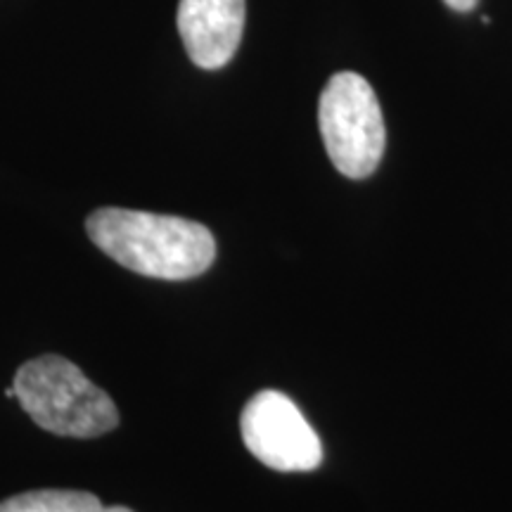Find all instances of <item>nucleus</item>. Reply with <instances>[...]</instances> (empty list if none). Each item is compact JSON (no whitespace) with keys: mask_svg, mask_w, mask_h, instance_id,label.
<instances>
[{"mask_svg":"<svg viewBox=\"0 0 512 512\" xmlns=\"http://www.w3.org/2000/svg\"><path fill=\"white\" fill-rule=\"evenodd\" d=\"M86 233L100 252L147 278L190 280L216 259L211 230L181 216L102 207L88 216Z\"/></svg>","mask_w":512,"mask_h":512,"instance_id":"f257e3e1","label":"nucleus"},{"mask_svg":"<svg viewBox=\"0 0 512 512\" xmlns=\"http://www.w3.org/2000/svg\"><path fill=\"white\" fill-rule=\"evenodd\" d=\"M19 406L43 430L57 437L93 439L117 430L119 411L67 358L48 354L27 361L15 375Z\"/></svg>","mask_w":512,"mask_h":512,"instance_id":"f03ea898","label":"nucleus"},{"mask_svg":"<svg viewBox=\"0 0 512 512\" xmlns=\"http://www.w3.org/2000/svg\"><path fill=\"white\" fill-rule=\"evenodd\" d=\"M318 126L335 169L347 178H368L380 166L387 143L382 107L361 74L339 72L323 88Z\"/></svg>","mask_w":512,"mask_h":512,"instance_id":"7ed1b4c3","label":"nucleus"},{"mask_svg":"<svg viewBox=\"0 0 512 512\" xmlns=\"http://www.w3.org/2000/svg\"><path fill=\"white\" fill-rule=\"evenodd\" d=\"M242 441L256 460L278 472H311L323 463V444L290 396L264 389L247 401Z\"/></svg>","mask_w":512,"mask_h":512,"instance_id":"20e7f679","label":"nucleus"},{"mask_svg":"<svg viewBox=\"0 0 512 512\" xmlns=\"http://www.w3.org/2000/svg\"><path fill=\"white\" fill-rule=\"evenodd\" d=\"M245 0H181L178 34L200 69H221L238 53L245 31Z\"/></svg>","mask_w":512,"mask_h":512,"instance_id":"39448f33","label":"nucleus"},{"mask_svg":"<svg viewBox=\"0 0 512 512\" xmlns=\"http://www.w3.org/2000/svg\"><path fill=\"white\" fill-rule=\"evenodd\" d=\"M0 512H133L126 505L105 508L98 496L72 489H38L5 498Z\"/></svg>","mask_w":512,"mask_h":512,"instance_id":"423d86ee","label":"nucleus"},{"mask_svg":"<svg viewBox=\"0 0 512 512\" xmlns=\"http://www.w3.org/2000/svg\"><path fill=\"white\" fill-rule=\"evenodd\" d=\"M448 8L458 10V12H470L477 5V0H444Z\"/></svg>","mask_w":512,"mask_h":512,"instance_id":"0eeeda50","label":"nucleus"},{"mask_svg":"<svg viewBox=\"0 0 512 512\" xmlns=\"http://www.w3.org/2000/svg\"><path fill=\"white\" fill-rule=\"evenodd\" d=\"M5 396H8V399H12V396H15V387H8V389H5Z\"/></svg>","mask_w":512,"mask_h":512,"instance_id":"6e6552de","label":"nucleus"}]
</instances>
